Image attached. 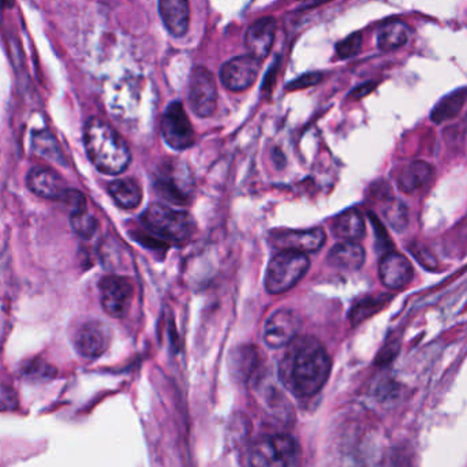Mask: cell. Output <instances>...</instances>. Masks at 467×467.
<instances>
[{"mask_svg":"<svg viewBox=\"0 0 467 467\" xmlns=\"http://www.w3.org/2000/svg\"><path fill=\"white\" fill-rule=\"evenodd\" d=\"M331 367L327 350L316 338L297 336L280 361V380L297 397H313L327 383Z\"/></svg>","mask_w":467,"mask_h":467,"instance_id":"cell-1","label":"cell"},{"mask_svg":"<svg viewBox=\"0 0 467 467\" xmlns=\"http://www.w3.org/2000/svg\"><path fill=\"white\" fill-rule=\"evenodd\" d=\"M84 144L90 162L107 175H119L130 164L132 154L121 135L98 118H90L84 127Z\"/></svg>","mask_w":467,"mask_h":467,"instance_id":"cell-2","label":"cell"},{"mask_svg":"<svg viewBox=\"0 0 467 467\" xmlns=\"http://www.w3.org/2000/svg\"><path fill=\"white\" fill-rule=\"evenodd\" d=\"M141 221L149 237L162 244H185L194 232L193 218L188 212L173 210L167 205L152 204Z\"/></svg>","mask_w":467,"mask_h":467,"instance_id":"cell-3","label":"cell"},{"mask_svg":"<svg viewBox=\"0 0 467 467\" xmlns=\"http://www.w3.org/2000/svg\"><path fill=\"white\" fill-rule=\"evenodd\" d=\"M311 266L305 253L280 250L271 261L266 274V288L269 294H283L294 287Z\"/></svg>","mask_w":467,"mask_h":467,"instance_id":"cell-4","label":"cell"},{"mask_svg":"<svg viewBox=\"0 0 467 467\" xmlns=\"http://www.w3.org/2000/svg\"><path fill=\"white\" fill-rule=\"evenodd\" d=\"M300 445L287 434L263 437L250 451V467H300Z\"/></svg>","mask_w":467,"mask_h":467,"instance_id":"cell-5","label":"cell"},{"mask_svg":"<svg viewBox=\"0 0 467 467\" xmlns=\"http://www.w3.org/2000/svg\"><path fill=\"white\" fill-rule=\"evenodd\" d=\"M154 186L163 199L173 204L186 205L191 202L193 181L182 163H165L164 167L160 168Z\"/></svg>","mask_w":467,"mask_h":467,"instance_id":"cell-6","label":"cell"},{"mask_svg":"<svg viewBox=\"0 0 467 467\" xmlns=\"http://www.w3.org/2000/svg\"><path fill=\"white\" fill-rule=\"evenodd\" d=\"M162 133L165 143L175 151H185L193 146L196 135L180 101H173L165 109L162 119Z\"/></svg>","mask_w":467,"mask_h":467,"instance_id":"cell-7","label":"cell"},{"mask_svg":"<svg viewBox=\"0 0 467 467\" xmlns=\"http://www.w3.org/2000/svg\"><path fill=\"white\" fill-rule=\"evenodd\" d=\"M101 305L115 319L126 316L135 298V285L127 277L106 276L100 280Z\"/></svg>","mask_w":467,"mask_h":467,"instance_id":"cell-8","label":"cell"},{"mask_svg":"<svg viewBox=\"0 0 467 467\" xmlns=\"http://www.w3.org/2000/svg\"><path fill=\"white\" fill-rule=\"evenodd\" d=\"M189 103L197 117L208 118L215 112L218 104V88L212 73L207 69L197 68L189 84Z\"/></svg>","mask_w":467,"mask_h":467,"instance_id":"cell-9","label":"cell"},{"mask_svg":"<svg viewBox=\"0 0 467 467\" xmlns=\"http://www.w3.org/2000/svg\"><path fill=\"white\" fill-rule=\"evenodd\" d=\"M301 317L297 312L282 309L276 311L266 322L264 341L271 349L288 346L300 332Z\"/></svg>","mask_w":467,"mask_h":467,"instance_id":"cell-10","label":"cell"},{"mask_svg":"<svg viewBox=\"0 0 467 467\" xmlns=\"http://www.w3.org/2000/svg\"><path fill=\"white\" fill-rule=\"evenodd\" d=\"M258 71H260V61L250 55L238 56L224 63L220 71V79L227 89L242 92L255 84Z\"/></svg>","mask_w":467,"mask_h":467,"instance_id":"cell-11","label":"cell"},{"mask_svg":"<svg viewBox=\"0 0 467 467\" xmlns=\"http://www.w3.org/2000/svg\"><path fill=\"white\" fill-rule=\"evenodd\" d=\"M111 341L108 325L101 322H88L77 331L74 344L84 359L95 360L106 353Z\"/></svg>","mask_w":467,"mask_h":467,"instance_id":"cell-12","label":"cell"},{"mask_svg":"<svg viewBox=\"0 0 467 467\" xmlns=\"http://www.w3.org/2000/svg\"><path fill=\"white\" fill-rule=\"evenodd\" d=\"M325 244V232L322 229H300V231L279 232L275 236V245L280 250L312 253L322 249Z\"/></svg>","mask_w":467,"mask_h":467,"instance_id":"cell-13","label":"cell"},{"mask_svg":"<svg viewBox=\"0 0 467 467\" xmlns=\"http://www.w3.org/2000/svg\"><path fill=\"white\" fill-rule=\"evenodd\" d=\"M275 36H276V21L274 18H261L256 21L245 34V44L249 55L260 62L266 60L274 47Z\"/></svg>","mask_w":467,"mask_h":467,"instance_id":"cell-14","label":"cell"},{"mask_svg":"<svg viewBox=\"0 0 467 467\" xmlns=\"http://www.w3.org/2000/svg\"><path fill=\"white\" fill-rule=\"evenodd\" d=\"M380 279L383 285L394 290L406 287L408 283L412 282L413 266L406 256L399 253H387L380 261Z\"/></svg>","mask_w":467,"mask_h":467,"instance_id":"cell-15","label":"cell"},{"mask_svg":"<svg viewBox=\"0 0 467 467\" xmlns=\"http://www.w3.org/2000/svg\"><path fill=\"white\" fill-rule=\"evenodd\" d=\"M26 185L32 193L47 200H61L68 191L60 173L51 168H32L26 177Z\"/></svg>","mask_w":467,"mask_h":467,"instance_id":"cell-16","label":"cell"},{"mask_svg":"<svg viewBox=\"0 0 467 467\" xmlns=\"http://www.w3.org/2000/svg\"><path fill=\"white\" fill-rule=\"evenodd\" d=\"M159 13L163 23L173 37L185 36L191 23L189 0H159Z\"/></svg>","mask_w":467,"mask_h":467,"instance_id":"cell-17","label":"cell"},{"mask_svg":"<svg viewBox=\"0 0 467 467\" xmlns=\"http://www.w3.org/2000/svg\"><path fill=\"white\" fill-rule=\"evenodd\" d=\"M229 367L236 378L242 383H250L260 369V353L257 347L242 346L232 351Z\"/></svg>","mask_w":467,"mask_h":467,"instance_id":"cell-18","label":"cell"},{"mask_svg":"<svg viewBox=\"0 0 467 467\" xmlns=\"http://www.w3.org/2000/svg\"><path fill=\"white\" fill-rule=\"evenodd\" d=\"M328 263L344 271H357L365 263V250L357 242H341L331 249Z\"/></svg>","mask_w":467,"mask_h":467,"instance_id":"cell-19","label":"cell"},{"mask_svg":"<svg viewBox=\"0 0 467 467\" xmlns=\"http://www.w3.org/2000/svg\"><path fill=\"white\" fill-rule=\"evenodd\" d=\"M333 234L343 242H357L364 238L365 219L361 212L356 210L341 213L332 223Z\"/></svg>","mask_w":467,"mask_h":467,"instance_id":"cell-20","label":"cell"},{"mask_svg":"<svg viewBox=\"0 0 467 467\" xmlns=\"http://www.w3.org/2000/svg\"><path fill=\"white\" fill-rule=\"evenodd\" d=\"M108 191L117 205L124 210H135L143 201V189L133 178L114 181L109 183Z\"/></svg>","mask_w":467,"mask_h":467,"instance_id":"cell-21","label":"cell"},{"mask_svg":"<svg viewBox=\"0 0 467 467\" xmlns=\"http://www.w3.org/2000/svg\"><path fill=\"white\" fill-rule=\"evenodd\" d=\"M412 39V29L405 23L394 21L381 26L378 33V45L384 52L399 50Z\"/></svg>","mask_w":467,"mask_h":467,"instance_id":"cell-22","label":"cell"},{"mask_svg":"<svg viewBox=\"0 0 467 467\" xmlns=\"http://www.w3.org/2000/svg\"><path fill=\"white\" fill-rule=\"evenodd\" d=\"M432 173H434V170L428 163H412V164L406 165L402 173H399L397 185L406 193H412V191L423 188L431 180Z\"/></svg>","mask_w":467,"mask_h":467,"instance_id":"cell-23","label":"cell"},{"mask_svg":"<svg viewBox=\"0 0 467 467\" xmlns=\"http://www.w3.org/2000/svg\"><path fill=\"white\" fill-rule=\"evenodd\" d=\"M467 98V89L455 90L451 95L445 96L444 98L437 103L431 114V119L434 124H443V122L450 121L455 118L456 115L461 112L464 101Z\"/></svg>","mask_w":467,"mask_h":467,"instance_id":"cell-24","label":"cell"},{"mask_svg":"<svg viewBox=\"0 0 467 467\" xmlns=\"http://www.w3.org/2000/svg\"><path fill=\"white\" fill-rule=\"evenodd\" d=\"M389 301H391L389 295L365 298V300L360 301L357 305L353 306V309L350 312V320L354 325L360 324V322L380 312L381 309L386 308Z\"/></svg>","mask_w":467,"mask_h":467,"instance_id":"cell-25","label":"cell"},{"mask_svg":"<svg viewBox=\"0 0 467 467\" xmlns=\"http://www.w3.org/2000/svg\"><path fill=\"white\" fill-rule=\"evenodd\" d=\"M384 218L392 229L402 231L408 223L407 208L397 200H391L384 208Z\"/></svg>","mask_w":467,"mask_h":467,"instance_id":"cell-26","label":"cell"},{"mask_svg":"<svg viewBox=\"0 0 467 467\" xmlns=\"http://www.w3.org/2000/svg\"><path fill=\"white\" fill-rule=\"evenodd\" d=\"M71 227H73L77 236L84 239H89L92 238V237L95 236V232L98 231V224L95 216L90 215L88 210H84V212L71 215Z\"/></svg>","mask_w":467,"mask_h":467,"instance_id":"cell-27","label":"cell"},{"mask_svg":"<svg viewBox=\"0 0 467 467\" xmlns=\"http://www.w3.org/2000/svg\"><path fill=\"white\" fill-rule=\"evenodd\" d=\"M362 48V34L353 33L347 36L346 39L341 40L336 45V52L341 60H349L353 58Z\"/></svg>","mask_w":467,"mask_h":467,"instance_id":"cell-28","label":"cell"},{"mask_svg":"<svg viewBox=\"0 0 467 467\" xmlns=\"http://www.w3.org/2000/svg\"><path fill=\"white\" fill-rule=\"evenodd\" d=\"M34 148L40 154L47 157V159H56L60 156V148L55 144V138L47 133H40L34 137Z\"/></svg>","mask_w":467,"mask_h":467,"instance_id":"cell-29","label":"cell"},{"mask_svg":"<svg viewBox=\"0 0 467 467\" xmlns=\"http://www.w3.org/2000/svg\"><path fill=\"white\" fill-rule=\"evenodd\" d=\"M60 201H62L63 204L68 207L71 215H76V213L87 210V199H85V196L81 191H74V189H68V191H65V194L61 197Z\"/></svg>","mask_w":467,"mask_h":467,"instance_id":"cell-30","label":"cell"},{"mask_svg":"<svg viewBox=\"0 0 467 467\" xmlns=\"http://www.w3.org/2000/svg\"><path fill=\"white\" fill-rule=\"evenodd\" d=\"M320 81H322V74H304L300 79H294V81L291 82V84L288 85L287 89H304V88L313 87V85L319 84Z\"/></svg>","mask_w":467,"mask_h":467,"instance_id":"cell-31","label":"cell"},{"mask_svg":"<svg viewBox=\"0 0 467 467\" xmlns=\"http://www.w3.org/2000/svg\"><path fill=\"white\" fill-rule=\"evenodd\" d=\"M17 406V399H15L13 389L6 388V387L0 386V410L5 408H14Z\"/></svg>","mask_w":467,"mask_h":467,"instance_id":"cell-32","label":"cell"},{"mask_svg":"<svg viewBox=\"0 0 467 467\" xmlns=\"http://www.w3.org/2000/svg\"><path fill=\"white\" fill-rule=\"evenodd\" d=\"M376 84L373 82H369V84L361 85L359 89L354 90L353 96L354 98H364L368 93L372 92L375 89Z\"/></svg>","mask_w":467,"mask_h":467,"instance_id":"cell-33","label":"cell"},{"mask_svg":"<svg viewBox=\"0 0 467 467\" xmlns=\"http://www.w3.org/2000/svg\"><path fill=\"white\" fill-rule=\"evenodd\" d=\"M330 0H303V5H301V9H313V7L320 6V5L327 4Z\"/></svg>","mask_w":467,"mask_h":467,"instance_id":"cell-34","label":"cell"}]
</instances>
